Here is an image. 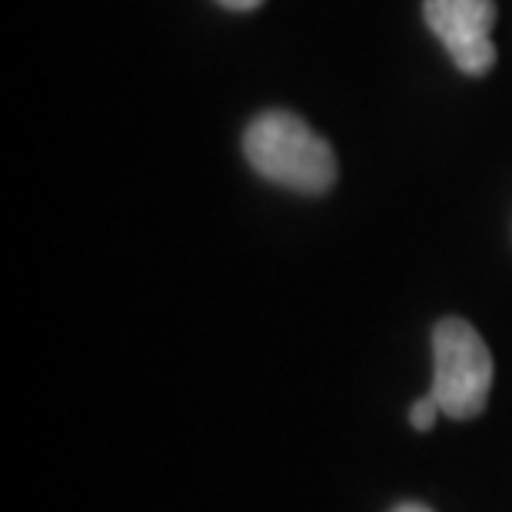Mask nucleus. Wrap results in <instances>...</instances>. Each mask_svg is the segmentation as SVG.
<instances>
[{
  "label": "nucleus",
  "instance_id": "nucleus-1",
  "mask_svg": "<svg viewBox=\"0 0 512 512\" xmlns=\"http://www.w3.org/2000/svg\"><path fill=\"white\" fill-rule=\"evenodd\" d=\"M243 153L250 167L276 187L326 193L336 183L333 147L306 120L286 110H270L256 117L243 137Z\"/></svg>",
  "mask_w": 512,
  "mask_h": 512
},
{
  "label": "nucleus",
  "instance_id": "nucleus-4",
  "mask_svg": "<svg viewBox=\"0 0 512 512\" xmlns=\"http://www.w3.org/2000/svg\"><path fill=\"white\" fill-rule=\"evenodd\" d=\"M439 403L433 393H426L423 399H416L413 406H409V423H413V429H419V433H426V429H433V423L439 419Z\"/></svg>",
  "mask_w": 512,
  "mask_h": 512
},
{
  "label": "nucleus",
  "instance_id": "nucleus-5",
  "mask_svg": "<svg viewBox=\"0 0 512 512\" xmlns=\"http://www.w3.org/2000/svg\"><path fill=\"white\" fill-rule=\"evenodd\" d=\"M220 4L230 10H253V7H260L263 0H220Z\"/></svg>",
  "mask_w": 512,
  "mask_h": 512
},
{
  "label": "nucleus",
  "instance_id": "nucleus-6",
  "mask_svg": "<svg viewBox=\"0 0 512 512\" xmlns=\"http://www.w3.org/2000/svg\"><path fill=\"white\" fill-rule=\"evenodd\" d=\"M393 512H433L429 506H423V503H399Z\"/></svg>",
  "mask_w": 512,
  "mask_h": 512
},
{
  "label": "nucleus",
  "instance_id": "nucleus-3",
  "mask_svg": "<svg viewBox=\"0 0 512 512\" xmlns=\"http://www.w3.org/2000/svg\"><path fill=\"white\" fill-rule=\"evenodd\" d=\"M429 30L443 40L453 64L469 77H483L496 64V44L489 30L496 24L493 0H426Z\"/></svg>",
  "mask_w": 512,
  "mask_h": 512
},
{
  "label": "nucleus",
  "instance_id": "nucleus-2",
  "mask_svg": "<svg viewBox=\"0 0 512 512\" xmlns=\"http://www.w3.org/2000/svg\"><path fill=\"white\" fill-rule=\"evenodd\" d=\"M493 353L473 323L446 316L433 330V389L439 409L449 419H473L493 393Z\"/></svg>",
  "mask_w": 512,
  "mask_h": 512
}]
</instances>
